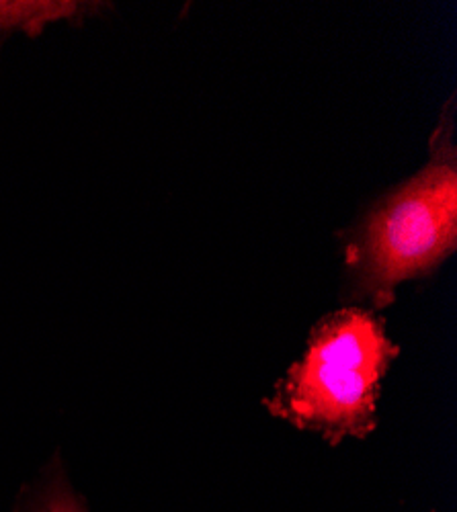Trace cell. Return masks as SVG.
<instances>
[{"label":"cell","instance_id":"cell-1","mask_svg":"<svg viewBox=\"0 0 457 512\" xmlns=\"http://www.w3.org/2000/svg\"><path fill=\"white\" fill-rule=\"evenodd\" d=\"M451 117L433 138L431 162L376 205L347 248L357 295L373 308L394 300L396 287L431 273L457 242V164Z\"/></svg>","mask_w":457,"mask_h":512},{"label":"cell","instance_id":"cell-2","mask_svg":"<svg viewBox=\"0 0 457 512\" xmlns=\"http://www.w3.org/2000/svg\"><path fill=\"white\" fill-rule=\"evenodd\" d=\"M398 357L378 318L349 308L326 316L310 336L308 351L289 369L271 414L337 445L345 437H367L376 429L380 381Z\"/></svg>","mask_w":457,"mask_h":512},{"label":"cell","instance_id":"cell-3","mask_svg":"<svg viewBox=\"0 0 457 512\" xmlns=\"http://www.w3.org/2000/svg\"><path fill=\"white\" fill-rule=\"evenodd\" d=\"M101 3H76V0H0V37L13 31H23L37 37L44 27L58 21H82L99 13Z\"/></svg>","mask_w":457,"mask_h":512},{"label":"cell","instance_id":"cell-4","mask_svg":"<svg viewBox=\"0 0 457 512\" xmlns=\"http://www.w3.org/2000/svg\"><path fill=\"white\" fill-rule=\"evenodd\" d=\"M15 512H91L87 500L82 498L70 478L62 457L56 453L54 459L41 469L39 476L23 486L17 496Z\"/></svg>","mask_w":457,"mask_h":512}]
</instances>
